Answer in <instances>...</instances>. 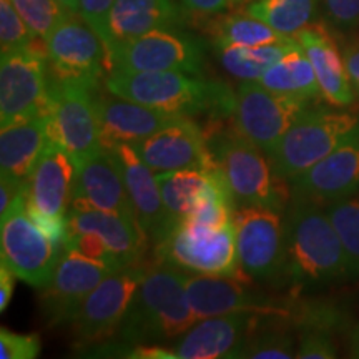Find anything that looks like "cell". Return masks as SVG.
<instances>
[{
	"label": "cell",
	"mask_w": 359,
	"mask_h": 359,
	"mask_svg": "<svg viewBox=\"0 0 359 359\" xmlns=\"http://www.w3.org/2000/svg\"><path fill=\"white\" fill-rule=\"evenodd\" d=\"M107 92L177 116L210 115L215 120L233 114L235 92L226 83L183 72L111 70Z\"/></svg>",
	"instance_id": "6da1fadb"
},
{
	"label": "cell",
	"mask_w": 359,
	"mask_h": 359,
	"mask_svg": "<svg viewBox=\"0 0 359 359\" xmlns=\"http://www.w3.org/2000/svg\"><path fill=\"white\" fill-rule=\"evenodd\" d=\"M185 275L168 264L147 266L116 339L133 346L182 338L198 321L188 299Z\"/></svg>",
	"instance_id": "7a4b0ae2"
},
{
	"label": "cell",
	"mask_w": 359,
	"mask_h": 359,
	"mask_svg": "<svg viewBox=\"0 0 359 359\" xmlns=\"http://www.w3.org/2000/svg\"><path fill=\"white\" fill-rule=\"evenodd\" d=\"M286 281L296 288L349 280V263L338 233L318 201L296 198L285 223Z\"/></svg>",
	"instance_id": "3957f363"
},
{
	"label": "cell",
	"mask_w": 359,
	"mask_h": 359,
	"mask_svg": "<svg viewBox=\"0 0 359 359\" xmlns=\"http://www.w3.org/2000/svg\"><path fill=\"white\" fill-rule=\"evenodd\" d=\"M208 148L238 206H268L281 212L288 203L286 180L278 177L266 154L235 128L205 132Z\"/></svg>",
	"instance_id": "277c9868"
},
{
	"label": "cell",
	"mask_w": 359,
	"mask_h": 359,
	"mask_svg": "<svg viewBox=\"0 0 359 359\" xmlns=\"http://www.w3.org/2000/svg\"><path fill=\"white\" fill-rule=\"evenodd\" d=\"M155 253L158 263L185 273L251 280L238 257L235 223L206 226L183 219L156 241Z\"/></svg>",
	"instance_id": "5b68a950"
},
{
	"label": "cell",
	"mask_w": 359,
	"mask_h": 359,
	"mask_svg": "<svg viewBox=\"0 0 359 359\" xmlns=\"http://www.w3.org/2000/svg\"><path fill=\"white\" fill-rule=\"evenodd\" d=\"M358 123L349 111L309 105L268 156L273 170L285 180L299 177L330 155Z\"/></svg>",
	"instance_id": "8992f818"
},
{
	"label": "cell",
	"mask_w": 359,
	"mask_h": 359,
	"mask_svg": "<svg viewBox=\"0 0 359 359\" xmlns=\"http://www.w3.org/2000/svg\"><path fill=\"white\" fill-rule=\"evenodd\" d=\"M65 245L40 230L29 213V188L0 218V258L17 278L42 290L55 271Z\"/></svg>",
	"instance_id": "52a82bcc"
},
{
	"label": "cell",
	"mask_w": 359,
	"mask_h": 359,
	"mask_svg": "<svg viewBox=\"0 0 359 359\" xmlns=\"http://www.w3.org/2000/svg\"><path fill=\"white\" fill-rule=\"evenodd\" d=\"M45 40L2 52L0 60V120L2 127L48 115L50 74Z\"/></svg>",
	"instance_id": "ba28073f"
},
{
	"label": "cell",
	"mask_w": 359,
	"mask_h": 359,
	"mask_svg": "<svg viewBox=\"0 0 359 359\" xmlns=\"http://www.w3.org/2000/svg\"><path fill=\"white\" fill-rule=\"evenodd\" d=\"M109 74L123 72H183L201 75L205 67L203 42L178 29H156L115 43L107 52Z\"/></svg>",
	"instance_id": "9c48e42d"
},
{
	"label": "cell",
	"mask_w": 359,
	"mask_h": 359,
	"mask_svg": "<svg viewBox=\"0 0 359 359\" xmlns=\"http://www.w3.org/2000/svg\"><path fill=\"white\" fill-rule=\"evenodd\" d=\"M238 257L257 283L286 281V231L281 212L268 206H240L233 218Z\"/></svg>",
	"instance_id": "30bf717a"
},
{
	"label": "cell",
	"mask_w": 359,
	"mask_h": 359,
	"mask_svg": "<svg viewBox=\"0 0 359 359\" xmlns=\"http://www.w3.org/2000/svg\"><path fill=\"white\" fill-rule=\"evenodd\" d=\"M97 88L75 80L50 75L48 92V127L50 138L60 143L75 161L90 158L103 150L98 127Z\"/></svg>",
	"instance_id": "8fae6325"
},
{
	"label": "cell",
	"mask_w": 359,
	"mask_h": 359,
	"mask_svg": "<svg viewBox=\"0 0 359 359\" xmlns=\"http://www.w3.org/2000/svg\"><path fill=\"white\" fill-rule=\"evenodd\" d=\"M311 100L269 92L257 80H241L235 92L233 128L268 156Z\"/></svg>",
	"instance_id": "7c38bea8"
},
{
	"label": "cell",
	"mask_w": 359,
	"mask_h": 359,
	"mask_svg": "<svg viewBox=\"0 0 359 359\" xmlns=\"http://www.w3.org/2000/svg\"><path fill=\"white\" fill-rule=\"evenodd\" d=\"M145 268L142 264H135L116 269L90 291L79 311L67 325L75 343L88 348L116 336Z\"/></svg>",
	"instance_id": "4fadbf2b"
},
{
	"label": "cell",
	"mask_w": 359,
	"mask_h": 359,
	"mask_svg": "<svg viewBox=\"0 0 359 359\" xmlns=\"http://www.w3.org/2000/svg\"><path fill=\"white\" fill-rule=\"evenodd\" d=\"M50 75L98 88L109 74L103 40L80 15H69L45 39Z\"/></svg>",
	"instance_id": "5bb4252c"
},
{
	"label": "cell",
	"mask_w": 359,
	"mask_h": 359,
	"mask_svg": "<svg viewBox=\"0 0 359 359\" xmlns=\"http://www.w3.org/2000/svg\"><path fill=\"white\" fill-rule=\"evenodd\" d=\"M255 283L238 278L185 275L188 299L198 321L230 313L269 314L288 320L293 314L291 309L255 286Z\"/></svg>",
	"instance_id": "9a60e30c"
},
{
	"label": "cell",
	"mask_w": 359,
	"mask_h": 359,
	"mask_svg": "<svg viewBox=\"0 0 359 359\" xmlns=\"http://www.w3.org/2000/svg\"><path fill=\"white\" fill-rule=\"evenodd\" d=\"M114 269L74 250H65L50 281L40 290V309L50 326H67L90 291Z\"/></svg>",
	"instance_id": "2e32d148"
},
{
	"label": "cell",
	"mask_w": 359,
	"mask_h": 359,
	"mask_svg": "<svg viewBox=\"0 0 359 359\" xmlns=\"http://www.w3.org/2000/svg\"><path fill=\"white\" fill-rule=\"evenodd\" d=\"M133 150L154 172L172 170H217L205 132L190 116H178L145 140L133 143Z\"/></svg>",
	"instance_id": "e0dca14e"
},
{
	"label": "cell",
	"mask_w": 359,
	"mask_h": 359,
	"mask_svg": "<svg viewBox=\"0 0 359 359\" xmlns=\"http://www.w3.org/2000/svg\"><path fill=\"white\" fill-rule=\"evenodd\" d=\"M294 198L330 203L359 191V123L308 172L291 180Z\"/></svg>",
	"instance_id": "ac0fdd59"
},
{
	"label": "cell",
	"mask_w": 359,
	"mask_h": 359,
	"mask_svg": "<svg viewBox=\"0 0 359 359\" xmlns=\"http://www.w3.org/2000/svg\"><path fill=\"white\" fill-rule=\"evenodd\" d=\"M77 163L60 143L50 140L29 175V208L43 217L67 219L74 198Z\"/></svg>",
	"instance_id": "d6986e66"
},
{
	"label": "cell",
	"mask_w": 359,
	"mask_h": 359,
	"mask_svg": "<svg viewBox=\"0 0 359 359\" xmlns=\"http://www.w3.org/2000/svg\"><path fill=\"white\" fill-rule=\"evenodd\" d=\"M75 163H77V177H75L70 208L102 210V212L122 215L130 222L138 223L128 191L125 188L122 172L109 148H103L100 154Z\"/></svg>",
	"instance_id": "ffe728a7"
},
{
	"label": "cell",
	"mask_w": 359,
	"mask_h": 359,
	"mask_svg": "<svg viewBox=\"0 0 359 359\" xmlns=\"http://www.w3.org/2000/svg\"><path fill=\"white\" fill-rule=\"evenodd\" d=\"M257 313H230L196 321L172 348L177 359H231L238 358L251 331Z\"/></svg>",
	"instance_id": "44dd1931"
},
{
	"label": "cell",
	"mask_w": 359,
	"mask_h": 359,
	"mask_svg": "<svg viewBox=\"0 0 359 359\" xmlns=\"http://www.w3.org/2000/svg\"><path fill=\"white\" fill-rule=\"evenodd\" d=\"M93 100L103 148H111L122 143L133 145L168 127L178 118L177 115L163 114L110 92H95Z\"/></svg>",
	"instance_id": "7402d4cb"
},
{
	"label": "cell",
	"mask_w": 359,
	"mask_h": 359,
	"mask_svg": "<svg viewBox=\"0 0 359 359\" xmlns=\"http://www.w3.org/2000/svg\"><path fill=\"white\" fill-rule=\"evenodd\" d=\"M109 150L122 172L125 188L128 191L138 223L150 241L156 243L168 226L167 212L161 200L156 175H154V170L137 155L132 145L122 143Z\"/></svg>",
	"instance_id": "603a6c76"
},
{
	"label": "cell",
	"mask_w": 359,
	"mask_h": 359,
	"mask_svg": "<svg viewBox=\"0 0 359 359\" xmlns=\"http://www.w3.org/2000/svg\"><path fill=\"white\" fill-rule=\"evenodd\" d=\"M95 233L109 245L123 268L140 264L150 238L138 223L122 215L93 208H70L67 233Z\"/></svg>",
	"instance_id": "cb8c5ba5"
},
{
	"label": "cell",
	"mask_w": 359,
	"mask_h": 359,
	"mask_svg": "<svg viewBox=\"0 0 359 359\" xmlns=\"http://www.w3.org/2000/svg\"><path fill=\"white\" fill-rule=\"evenodd\" d=\"M311 62L323 98L343 109L354 100V88L349 80L344 55L331 34L321 24H309L294 35Z\"/></svg>",
	"instance_id": "d4e9b609"
},
{
	"label": "cell",
	"mask_w": 359,
	"mask_h": 359,
	"mask_svg": "<svg viewBox=\"0 0 359 359\" xmlns=\"http://www.w3.org/2000/svg\"><path fill=\"white\" fill-rule=\"evenodd\" d=\"M183 15L173 0H116L109 17L105 48L156 29H178Z\"/></svg>",
	"instance_id": "484cf974"
},
{
	"label": "cell",
	"mask_w": 359,
	"mask_h": 359,
	"mask_svg": "<svg viewBox=\"0 0 359 359\" xmlns=\"http://www.w3.org/2000/svg\"><path fill=\"white\" fill-rule=\"evenodd\" d=\"M50 127H48V115L35 116L2 127L0 133V167L2 175L29 182V175L32 172L35 161L47 143L50 142Z\"/></svg>",
	"instance_id": "4316f807"
},
{
	"label": "cell",
	"mask_w": 359,
	"mask_h": 359,
	"mask_svg": "<svg viewBox=\"0 0 359 359\" xmlns=\"http://www.w3.org/2000/svg\"><path fill=\"white\" fill-rule=\"evenodd\" d=\"M257 82L269 92L280 95L304 98V100L323 97L316 74L302 43L269 67Z\"/></svg>",
	"instance_id": "83f0119b"
},
{
	"label": "cell",
	"mask_w": 359,
	"mask_h": 359,
	"mask_svg": "<svg viewBox=\"0 0 359 359\" xmlns=\"http://www.w3.org/2000/svg\"><path fill=\"white\" fill-rule=\"evenodd\" d=\"M298 45V39L288 37L283 42L259 45V47L213 43V48L218 62L231 77L238 80H259L269 67L281 60Z\"/></svg>",
	"instance_id": "f1b7e54d"
},
{
	"label": "cell",
	"mask_w": 359,
	"mask_h": 359,
	"mask_svg": "<svg viewBox=\"0 0 359 359\" xmlns=\"http://www.w3.org/2000/svg\"><path fill=\"white\" fill-rule=\"evenodd\" d=\"M208 180L210 172L191 168L160 172L156 175L161 200H163L165 212H167V231L173 224L187 219L195 201L198 200L200 193L205 190Z\"/></svg>",
	"instance_id": "f546056e"
},
{
	"label": "cell",
	"mask_w": 359,
	"mask_h": 359,
	"mask_svg": "<svg viewBox=\"0 0 359 359\" xmlns=\"http://www.w3.org/2000/svg\"><path fill=\"white\" fill-rule=\"evenodd\" d=\"M286 318L259 314L257 326L251 331L243 348L238 353L240 359H291L296 358L294 339L283 326ZM236 358V359H238Z\"/></svg>",
	"instance_id": "4dcf8cb0"
},
{
	"label": "cell",
	"mask_w": 359,
	"mask_h": 359,
	"mask_svg": "<svg viewBox=\"0 0 359 359\" xmlns=\"http://www.w3.org/2000/svg\"><path fill=\"white\" fill-rule=\"evenodd\" d=\"M318 0H253L245 12L263 20L283 35L293 37L311 24Z\"/></svg>",
	"instance_id": "1f68e13d"
},
{
	"label": "cell",
	"mask_w": 359,
	"mask_h": 359,
	"mask_svg": "<svg viewBox=\"0 0 359 359\" xmlns=\"http://www.w3.org/2000/svg\"><path fill=\"white\" fill-rule=\"evenodd\" d=\"M210 34L213 35V43L240 45V47H259V45L278 43L288 39V35L276 32L273 27L246 12L219 17L210 27Z\"/></svg>",
	"instance_id": "d6a6232c"
},
{
	"label": "cell",
	"mask_w": 359,
	"mask_h": 359,
	"mask_svg": "<svg viewBox=\"0 0 359 359\" xmlns=\"http://www.w3.org/2000/svg\"><path fill=\"white\" fill-rule=\"evenodd\" d=\"M325 210L343 243L351 278H356L359 276V196L330 201Z\"/></svg>",
	"instance_id": "836d02e7"
},
{
	"label": "cell",
	"mask_w": 359,
	"mask_h": 359,
	"mask_svg": "<svg viewBox=\"0 0 359 359\" xmlns=\"http://www.w3.org/2000/svg\"><path fill=\"white\" fill-rule=\"evenodd\" d=\"M34 39L45 40L70 15L57 0H12Z\"/></svg>",
	"instance_id": "e575fe53"
},
{
	"label": "cell",
	"mask_w": 359,
	"mask_h": 359,
	"mask_svg": "<svg viewBox=\"0 0 359 359\" xmlns=\"http://www.w3.org/2000/svg\"><path fill=\"white\" fill-rule=\"evenodd\" d=\"M34 37L12 0H0V45L2 52L27 47Z\"/></svg>",
	"instance_id": "d590c367"
},
{
	"label": "cell",
	"mask_w": 359,
	"mask_h": 359,
	"mask_svg": "<svg viewBox=\"0 0 359 359\" xmlns=\"http://www.w3.org/2000/svg\"><path fill=\"white\" fill-rule=\"evenodd\" d=\"M65 250H74L77 253L83 255L90 259H95L98 263H103L110 269H122V263L115 257V253L109 248V245L102 240L95 233H67L65 238Z\"/></svg>",
	"instance_id": "8d00e7d4"
},
{
	"label": "cell",
	"mask_w": 359,
	"mask_h": 359,
	"mask_svg": "<svg viewBox=\"0 0 359 359\" xmlns=\"http://www.w3.org/2000/svg\"><path fill=\"white\" fill-rule=\"evenodd\" d=\"M42 349L39 333L20 334L2 327L0 330V358L2 359H35Z\"/></svg>",
	"instance_id": "74e56055"
},
{
	"label": "cell",
	"mask_w": 359,
	"mask_h": 359,
	"mask_svg": "<svg viewBox=\"0 0 359 359\" xmlns=\"http://www.w3.org/2000/svg\"><path fill=\"white\" fill-rule=\"evenodd\" d=\"M338 356L330 331L306 330L303 331L299 346L296 349L298 359H333Z\"/></svg>",
	"instance_id": "f35d334b"
},
{
	"label": "cell",
	"mask_w": 359,
	"mask_h": 359,
	"mask_svg": "<svg viewBox=\"0 0 359 359\" xmlns=\"http://www.w3.org/2000/svg\"><path fill=\"white\" fill-rule=\"evenodd\" d=\"M116 0H80V17L92 27L105 43L109 17Z\"/></svg>",
	"instance_id": "ab89813d"
},
{
	"label": "cell",
	"mask_w": 359,
	"mask_h": 359,
	"mask_svg": "<svg viewBox=\"0 0 359 359\" xmlns=\"http://www.w3.org/2000/svg\"><path fill=\"white\" fill-rule=\"evenodd\" d=\"M331 24L341 30L359 25V0H323Z\"/></svg>",
	"instance_id": "60d3db41"
},
{
	"label": "cell",
	"mask_w": 359,
	"mask_h": 359,
	"mask_svg": "<svg viewBox=\"0 0 359 359\" xmlns=\"http://www.w3.org/2000/svg\"><path fill=\"white\" fill-rule=\"evenodd\" d=\"M182 6L193 15L212 17L230 8L233 0H182Z\"/></svg>",
	"instance_id": "b9f144b4"
},
{
	"label": "cell",
	"mask_w": 359,
	"mask_h": 359,
	"mask_svg": "<svg viewBox=\"0 0 359 359\" xmlns=\"http://www.w3.org/2000/svg\"><path fill=\"white\" fill-rule=\"evenodd\" d=\"M15 273L6 263L0 262V311L2 313L11 304L13 288H15Z\"/></svg>",
	"instance_id": "7bdbcfd3"
},
{
	"label": "cell",
	"mask_w": 359,
	"mask_h": 359,
	"mask_svg": "<svg viewBox=\"0 0 359 359\" xmlns=\"http://www.w3.org/2000/svg\"><path fill=\"white\" fill-rule=\"evenodd\" d=\"M344 62L354 92L359 95V45H353L344 50Z\"/></svg>",
	"instance_id": "ee69618b"
},
{
	"label": "cell",
	"mask_w": 359,
	"mask_h": 359,
	"mask_svg": "<svg viewBox=\"0 0 359 359\" xmlns=\"http://www.w3.org/2000/svg\"><path fill=\"white\" fill-rule=\"evenodd\" d=\"M70 15H80V0H57Z\"/></svg>",
	"instance_id": "f6af8a7d"
},
{
	"label": "cell",
	"mask_w": 359,
	"mask_h": 359,
	"mask_svg": "<svg viewBox=\"0 0 359 359\" xmlns=\"http://www.w3.org/2000/svg\"><path fill=\"white\" fill-rule=\"evenodd\" d=\"M351 353L353 356L359 358V326L354 330V333L351 336Z\"/></svg>",
	"instance_id": "bcb514c9"
},
{
	"label": "cell",
	"mask_w": 359,
	"mask_h": 359,
	"mask_svg": "<svg viewBox=\"0 0 359 359\" xmlns=\"http://www.w3.org/2000/svg\"><path fill=\"white\" fill-rule=\"evenodd\" d=\"M253 2V0H233V6H236V4H250Z\"/></svg>",
	"instance_id": "7dc6e473"
}]
</instances>
